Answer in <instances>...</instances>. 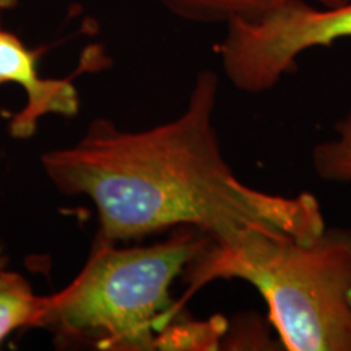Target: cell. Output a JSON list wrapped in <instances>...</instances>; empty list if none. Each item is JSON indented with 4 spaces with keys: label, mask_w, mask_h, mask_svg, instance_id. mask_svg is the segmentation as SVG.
I'll return each mask as SVG.
<instances>
[{
    "label": "cell",
    "mask_w": 351,
    "mask_h": 351,
    "mask_svg": "<svg viewBox=\"0 0 351 351\" xmlns=\"http://www.w3.org/2000/svg\"><path fill=\"white\" fill-rule=\"evenodd\" d=\"M225 28L217 52L226 80L243 93H265L296 72L304 52L351 38V0L337 7L285 3Z\"/></svg>",
    "instance_id": "277c9868"
},
{
    "label": "cell",
    "mask_w": 351,
    "mask_h": 351,
    "mask_svg": "<svg viewBox=\"0 0 351 351\" xmlns=\"http://www.w3.org/2000/svg\"><path fill=\"white\" fill-rule=\"evenodd\" d=\"M311 166L326 182H351V106L333 124L332 135L315 143Z\"/></svg>",
    "instance_id": "ba28073f"
},
{
    "label": "cell",
    "mask_w": 351,
    "mask_h": 351,
    "mask_svg": "<svg viewBox=\"0 0 351 351\" xmlns=\"http://www.w3.org/2000/svg\"><path fill=\"white\" fill-rule=\"evenodd\" d=\"M208 241L194 228H178L161 243L132 247L98 239L80 274L49 295L38 328L49 330L62 346L166 350L169 330L186 315L171 288Z\"/></svg>",
    "instance_id": "3957f363"
},
{
    "label": "cell",
    "mask_w": 351,
    "mask_h": 351,
    "mask_svg": "<svg viewBox=\"0 0 351 351\" xmlns=\"http://www.w3.org/2000/svg\"><path fill=\"white\" fill-rule=\"evenodd\" d=\"M2 3H5V5H8V3H10V0H0V5H2Z\"/></svg>",
    "instance_id": "9c48e42d"
},
{
    "label": "cell",
    "mask_w": 351,
    "mask_h": 351,
    "mask_svg": "<svg viewBox=\"0 0 351 351\" xmlns=\"http://www.w3.org/2000/svg\"><path fill=\"white\" fill-rule=\"evenodd\" d=\"M0 256V345L20 328L39 327L49 296H39L25 276L5 269Z\"/></svg>",
    "instance_id": "52a82bcc"
},
{
    "label": "cell",
    "mask_w": 351,
    "mask_h": 351,
    "mask_svg": "<svg viewBox=\"0 0 351 351\" xmlns=\"http://www.w3.org/2000/svg\"><path fill=\"white\" fill-rule=\"evenodd\" d=\"M178 20L195 25H230L254 20L269 10L291 2H309L320 7H337L350 0H156Z\"/></svg>",
    "instance_id": "8992f818"
},
{
    "label": "cell",
    "mask_w": 351,
    "mask_h": 351,
    "mask_svg": "<svg viewBox=\"0 0 351 351\" xmlns=\"http://www.w3.org/2000/svg\"><path fill=\"white\" fill-rule=\"evenodd\" d=\"M182 304L213 282L249 283L265 301L288 351H351V228L326 226L309 241L254 236L208 241L187 263Z\"/></svg>",
    "instance_id": "7a4b0ae2"
},
{
    "label": "cell",
    "mask_w": 351,
    "mask_h": 351,
    "mask_svg": "<svg viewBox=\"0 0 351 351\" xmlns=\"http://www.w3.org/2000/svg\"><path fill=\"white\" fill-rule=\"evenodd\" d=\"M38 62V51L0 28V85H19L26 95L25 106L8 121V134L16 140L32 138L43 117H73L80 111V95L72 80L41 77Z\"/></svg>",
    "instance_id": "5b68a950"
},
{
    "label": "cell",
    "mask_w": 351,
    "mask_h": 351,
    "mask_svg": "<svg viewBox=\"0 0 351 351\" xmlns=\"http://www.w3.org/2000/svg\"><path fill=\"white\" fill-rule=\"evenodd\" d=\"M218 90L217 73L202 70L173 121L129 132L96 119L77 143L44 153V173L62 194L91 200L104 243L178 228L218 244L262 234L315 238L327 226L315 195L251 187L228 163L215 127Z\"/></svg>",
    "instance_id": "6da1fadb"
}]
</instances>
